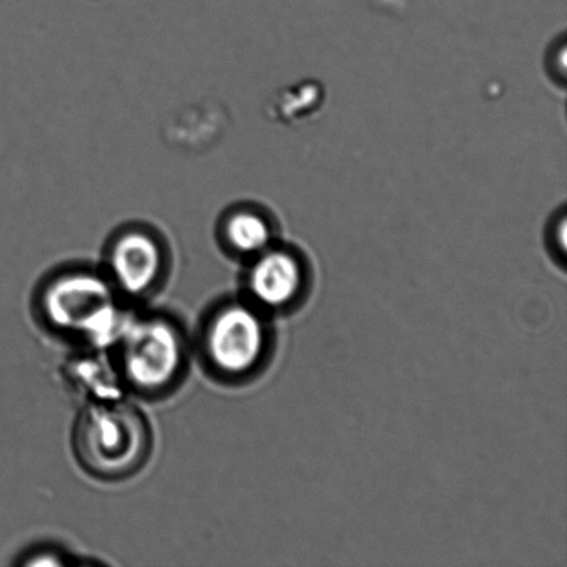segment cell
<instances>
[{"label":"cell","mask_w":567,"mask_h":567,"mask_svg":"<svg viewBox=\"0 0 567 567\" xmlns=\"http://www.w3.org/2000/svg\"><path fill=\"white\" fill-rule=\"evenodd\" d=\"M104 275L126 305L142 308L163 287V249L153 237L130 233L114 244Z\"/></svg>","instance_id":"cell-5"},{"label":"cell","mask_w":567,"mask_h":567,"mask_svg":"<svg viewBox=\"0 0 567 567\" xmlns=\"http://www.w3.org/2000/svg\"><path fill=\"white\" fill-rule=\"evenodd\" d=\"M226 238L230 247L244 257H258L269 249L271 230L262 216L254 213H240L226 226Z\"/></svg>","instance_id":"cell-8"},{"label":"cell","mask_w":567,"mask_h":567,"mask_svg":"<svg viewBox=\"0 0 567 567\" xmlns=\"http://www.w3.org/2000/svg\"><path fill=\"white\" fill-rule=\"evenodd\" d=\"M154 444L152 422L130 398L85 403L71 432L78 465L104 483L141 474L152 460Z\"/></svg>","instance_id":"cell-3"},{"label":"cell","mask_w":567,"mask_h":567,"mask_svg":"<svg viewBox=\"0 0 567 567\" xmlns=\"http://www.w3.org/2000/svg\"><path fill=\"white\" fill-rule=\"evenodd\" d=\"M133 309L105 275L85 269L53 276L32 300V313L50 336L100 352L113 348Z\"/></svg>","instance_id":"cell-2"},{"label":"cell","mask_w":567,"mask_h":567,"mask_svg":"<svg viewBox=\"0 0 567 567\" xmlns=\"http://www.w3.org/2000/svg\"><path fill=\"white\" fill-rule=\"evenodd\" d=\"M16 565L19 566H69L80 565L75 555L60 547L39 546L27 549Z\"/></svg>","instance_id":"cell-9"},{"label":"cell","mask_w":567,"mask_h":567,"mask_svg":"<svg viewBox=\"0 0 567 567\" xmlns=\"http://www.w3.org/2000/svg\"><path fill=\"white\" fill-rule=\"evenodd\" d=\"M264 311L246 298L216 300L193 336L194 358L221 386H237L257 374L269 348Z\"/></svg>","instance_id":"cell-4"},{"label":"cell","mask_w":567,"mask_h":567,"mask_svg":"<svg viewBox=\"0 0 567 567\" xmlns=\"http://www.w3.org/2000/svg\"><path fill=\"white\" fill-rule=\"evenodd\" d=\"M302 286V266L286 249L259 254L246 280L247 297L259 310H277L292 302Z\"/></svg>","instance_id":"cell-6"},{"label":"cell","mask_w":567,"mask_h":567,"mask_svg":"<svg viewBox=\"0 0 567 567\" xmlns=\"http://www.w3.org/2000/svg\"><path fill=\"white\" fill-rule=\"evenodd\" d=\"M109 354L130 396L163 402L187 380L193 336L179 316L142 306L131 311Z\"/></svg>","instance_id":"cell-1"},{"label":"cell","mask_w":567,"mask_h":567,"mask_svg":"<svg viewBox=\"0 0 567 567\" xmlns=\"http://www.w3.org/2000/svg\"><path fill=\"white\" fill-rule=\"evenodd\" d=\"M65 367L66 381L86 403L130 398L109 352L81 349Z\"/></svg>","instance_id":"cell-7"}]
</instances>
